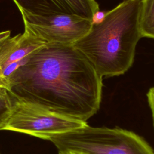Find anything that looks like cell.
<instances>
[{"label":"cell","instance_id":"6da1fadb","mask_svg":"<svg viewBox=\"0 0 154 154\" xmlns=\"http://www.w3.org/2000/svg\"><path fill=\"white\" fill-rule=\"evenodd\" d=\"M11 97L86 122L99 109L102 77L73 45L46 44L9 77Z\"/></svg>","mask_w":154,"mask_h":154},{"label":"cell","instance_id":"7a4b0ae2","mask_svg":"<svg viewBox=\"0 0 154 154\" xmlns=\"http://www.w3.org/2000/svg\"><path fill=\"white\" fill-rule=\"evenodd\" d=\"M141 3V0L122 2L73 44L102 77L122 75L132 65L137 45L143 37Z\"/></svg>","mask_w":154,"mask_h":154},{"label":"cell","instance_id":"3957f363","mask_svg":"<svg viewBox=\"0 0 154 154\" xmlns=\"http://www.w3.org/2000/svg\"><path fill=\"white\" fill-rule=\"evenodd\" d=\"M59 154H154L140 136L126 129L91 127L87 124L48 140Z\"/></svg>","mask_w":154,"mask_h":154},{"label":"cell","instance_id":"277c9868","mask_svg":"<svg viewBox=\"0 0 154 154\" xmlns=\"http://www.w3.org/2000/svg\"><path fill=\"white\" fill-rule=\"evenodd\" d=\"M11 99L10 114L1 130L23 133L48 140L52 136L73 131L87 124L40 105Z\"/></svg>","mask_w":154,"mask_h":154},{"label":"cell","instance_id":"5b68a950","mask_svg":"<svg viewBox=\"0 0 154 154\" xmlns=\"http://www.w3.org/2000/svg\"><path fill=\"white\" fill-rule=\"evenodd\" d=\"M20 12L25 31L45 44L73 45L88 32L93 25L91 20L75 16Z\"/></svg>","mask_w":154,"mask_h":154},{"label":"cell","instance_id":"8992f818","mask_svg":"<svg viewBox=\"0 0 154 154\" xmlns=\"http://www.w3.org/2000/svg\"><path fill=\"white\" fill-rule=\"evenodd\" d=\"M19 11L39 16L67 14L92 20L99 10L95 0H13Z\"/></svg>","mask_w":154,"mask_h":154},{"label":"cell","instance_id":"52a82bcc","mask_svg":"<svg viewBox=\"0 0 154 154\" xmlns=\"http://www.w3.org/2000/svg\"><path fill=\"white\" fill-rule=\"evenodd\" d=\"M45 45L25 31L22 34L11 37L0 49V68L3 75L8 79L26 62L32 52Z\"/></svg>","mask_w":154,"mask_h":154},{"label":"cell","instance_id":"ba28073f","mask_svg":"<svg viewBox=\"0 0 154 154\" xmlns=\"http://www.w3.org/2000/svg\"><path fill=\"white\" fill-rule=\"evenodd\" d=\"M12 106V99L6 90H0V130L8 118Z\"/></svg>","mask_w":154,"mask_h":154},{"label":"cell","instance_id":"9c48e42d","mask_svg":"<svg viewBox=\"0 0 154 154\" xmlns=\"http://www.w3.org/2000/svg\"><path fill=\"white\" fill-rule=\"evenodd\" d=\"M147 97L148 99V103L152 111L154 125V87L150 88L148 93H147Z\"/></svg>","mask_w":154,"mask_h":154},{"label":"cell","instance_id":"30bf717a","mask_svg":"<svg viewBox=\"0 0 154 154\" xmlns=\"http://www.w3.org/2000/svg\"><path fill=\"white\" fill-rule=\"evenodd\" d=\"M9 88L10 87L8 79L3 75L1 69L0 68V90H6L8 91Z\"/></svg>","mask_w":154,"mask_h":154},{"label":"cell","instance_id":"8fae6325","mask_svg":"<svg viewBox=\"0 0 154 154\" xmlns=\"http://www.w3.org/2000/svg\"><path fill=\"white\" fill-rule=\"evenodd\" d=\"M106 11H103L98 10L97 11H96L93 15V17L92 19L93 24H96V23H100L104 19L106 15Z\"/></svg>","mask_w":154,"mask_h":154},{"label":"cell","instance_id":"7c38bea8","mask_svg":"<svg viewBox=\"0 0 154 154\" xmlns=\"http://www.w3.org/2000/svg\"><path fill=\"white\" fill-rule=\"evenodd\" d=\"M11 37V31L9 30L0 32V49Z\"/></svg>","mask_w":154,"mask_h":154},{"label":"cell","instance_id":"4fadbf2b","mask_svg":"<svg viewBox=\"0 0 154 154\" xmlns=\"http://www.w3.org/2000/svg\"><path fill=\"white\" fill-rule=\"evenodd\" d=\"M146 1L151 3V4H152L154 5V0H146Z\"/></svg>","mask_w":154,"mask_h":154}]
</instances>
